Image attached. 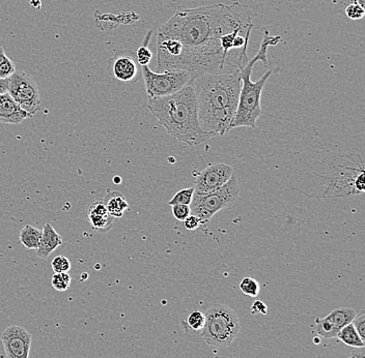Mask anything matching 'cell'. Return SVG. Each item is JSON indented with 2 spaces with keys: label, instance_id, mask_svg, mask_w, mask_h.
<instances>
[{
  "label": "cell",
  "instance_id": "24",
  "mask_svg": "<svg viewBox=\"0 0 365 358\" xmlns=\"http://www.w3.org/2000/svg\"><path fill=\"white\" fill-rule=\"evenodd\" d=\"M71 282H72V278H71V276L68 272L55 274H53L52 280H51L53 288L57 291H59V292L68 290Z\"/></svg>",
  "mask_w": 365,
  "mask_h": 358
},
{
  "label": "cell",
  "instance_id": "1",
  "mask_svg": "<svg viewBox=\"0 0 365 358\" xmlns=\"http://www.w3.org/2000/svg\"><path fill=\"white\" fill-rule=\"evenodd\" d=\"M248 6L235 1L178 10L157 34V72L188 70L199 75L231 73L220 38L251 24Z\"/></svg>",
  "mask_w": 365,
  "mask_h": 358
},
{
  "label": "cell",
  "instance_id": "21",
  "mask_svg": "<svg viewBox=\"0 0 365 358\" xmlns=\"http://www.w3.org/2000/svg\"><path fill=\"white\" fill-rule=\"evenodd\" d=\"M16 72V66L4 52V49L0 47V79L10 78Z\"/></svg>",
  "mask_w": 365,
  "mask_h": 358
},
{
  "label": "cell",
  "instance_id": "29",
  "mask_svg": "<svg viewBox=\"0 0 365 358\" xmlns=\"http://www.w3.org/2000/svg\"><path fill=\"white\" fill-rule=\"evenodd\" d=\"M185 228L187 230H197L199 227L201 226V221L197 218L196 216H193V214H190L186 220L184 221Z\"/></svg>",
  "mask_w": 365,
  "mask_h": 358
},
{
  "label": "cell",
  "instance_id": "18",
  "mask_svg": "<svg viewBox=\"0 0 365 358\" xmlns=\"http://www.w3.org/2000/svg\"><path fill=\"white\" fill-rule=\"evenodd\" d=\"M336 336L339 341H341L347 346L355 347V348H364V341L360 338L357 330L355 329L352 323L345 325L343 329L339 330Z\"/></svg>",
  "mask_w": 365,
  "mask_h": 358
},
{
  "label": "cell",
  "instance_id": "2",
  "mask_svg": "<svg viewBox=\"0 0 365 358\" xmlns=\"http://www.w3.org/2000/svg\"><path fill=\"white\" fill-rule=\"evenodd\" d=\"M194 89L201 130L212 137L224 136L235 117L241 79L238 73L199 75L190 83Z\"/></svg>",
  "mask_w": 365,
  "mask_h": 358
},
{
  "label": "cell",
  "instance_id": "8",
  "mask_svg": "<svg viewBox=\"0 0 365 358\" xmlns=\"http://www.w3.org/2000/svg\"><path fill=\"white\" fill-rule=\"evenodd\" d=\"M8 80V94L25 112L34 117L41 109L40 91L36 81L25 72H15Z\"/></svg>",
  "mask_w": 365,
  "mask_h": 358
},
{
  "label": "cell",
  "instance_id": "6",
  "mask_svg": "<svg viewBox=\"0 0 365 358\" xmlns=\"http://www.w3.org/2000/svg\"><path fill=\"white\" fill-rule=\"evenodd\" d=\"M240 196V186L235 174L231 179L214 192L208 194L193 195L190 207L191 214L196 216L201 226L208 224L212 218L221 210L233 207Z\"/></svg>",
  "mask_w": 365,
  "mask_h": 358
},
{
  "label": "cell",
  "instance_id": "22",
  "mask_svg": "<svg viewBox=\"0 0 365 358\" xmlns=\"http://www.w3.org/2000/svg\"><path fill=\"white\" fill-rule=\"evenodd\" d=\"M193 195H194V188H187L178 192L175 196L169 201V204L173 205L182 204L190 205L192 202Z\"/></svg>",
  "mask_w": 365,
  "mask_h": 358
},
{
  "label": "cell",
  "instance_id": "15",
  "mask_svg": "<svg viewBox=\"0 0 365 358\" xmlns=\"http://www.w3.org/2000/svg\"><path fill=\"white\" fill-rule=\"evenodd\" d=\"M42 231V237H41L40 244H38L36 253H38V256L40 258L47 259L52 254L53 251L57 250L59 246L64 244V239L55 231L52 225L49 224V223L44 225Z\"/></svg>",
  "mask_w": 365,
  "mask_h": 358
},
{
  "label": "cell",
  "instance_id": "31",
  "mask_svg": "<svg viewBox=\"0 0 365 358\" xmlns=\"http://www.w3.org/2000/svg\"><path fill=\"white\" fill-rule=\"evenodd\" d=\"M8 87H10L8 78L0 79V96L8 91Z\"/></svg>",
  "mask_w": 365,
  "mask_h": 358
},
{
  "label": "cell",
  "instance_id": "33",
  "mask_svg": "<svg viewBox=\"0 0 365 358\" xmlns=\"http://www.w3.org/2000/svg\"><path fill=\"white\" fill-rule=\"evenodd\" d=\"M29 1H31V3L34 8H38V10H40L41 8L38 6V3L41 4V0H29Z\"/></svg>",
  "mask_w": 365,
  "mask_h": 358
},
{
  "label": "cell",
  "instance_id": "7",
  "mask_svg": "<svg viewBox=\"0 0 365 358\" xmlns=\"http://www.w3.org/2000/svg\"><path fill=\"white\" fill-rule=\"evenodd\" d=\"M148 98H156L171 96L190 84L195 78L188 70H169L152 72L149 66H141Z\"/></svg>",
  "mask_w": 365,
  "mask_h": 358
},
{
  "label": "cell",
  "instance_id": "28",
  "mask_svg": "<svg viewBox=\"0 0 365 358\" xmlns=\"http://www.w3.org/2000/svg\"><path fill=\"white\" fill-rule=\"evenodd\" d=\"M173 214L178 221L184 222L191 214L190 207L189 205H173Z\"/></svg>",
  "mask_w": 365,
  "mask_h": 358
},
{
  "label": "cell",
  "instance_id": "16",
  "mask_svg": "<svg viewBox=\"0 0 365 358\" xmlns=\"http://www.w3.org/2000/svg\"><path fill=\"white\" fill-rule=\"evenodd\" d=\"M105 207L108 210L109 214L113 218H121L124 216V212L127 211L130 207H129L128 201L124 198L122 193L117 191H108L103 199Z\"/></svg>",
  "mask_w": 365,
  "mask_h": 358
},
{
  "label": "cell",
  "instance_id": "4",
  "mask_svg": "<svg viewBox=\"0 0 365 358\" xmlns=\"http://www.w3.org/2000/svg\"><path fill=\"white\" fill-rule=\"evenodd\" d=\"M282 40L280 36H270L268 29L264 27V36L259 52L252 59L248 60L243 68L239 70L242 87L240 89L239 100H238L237 111L235 117L229 126V130L237 128H257V121L261 115L264 114L261 108L262 91L270 78L273 70H269L262 76L257 82L251 81L253 66L257 61H262L266 66L269 64L267 59V52L269 47L276 46Z\"/></svg>",
  "mask_w": 365,
  "mask_h": 358
},
{
  "label": "cell",
  "instance_id": "32",
  "mask_svg": "<svg viewBox=\"0 0 365 358\" xmlns=\"http://www.w3.org/2000/svg\"><path fill=\"white\" fill-rule=\"evenodd\" d=\"M349 358H365L364 349L360 348V350L354 351Z\"/></svg>",
  "mask_w": 365,
  "mask_h": 358
},
{
  "label": "cell",
  "instance_id": "12",
  "mask_svg": "<svg viewBox=\"0 0 365 358\" xmlns=\"http://www.w3.org/2000/svg\"><path fill=\"white\" fill-rule=\"evenodd\" d=\"M356 314L357 312L353 308H335L325 318H315V331L326 340L336 338L339 330L350 325Z\"/></svg>",
  "mask_w": 365,
  "mask_h": 358
},
{
  "label": "cell",
  "instance_id": "5",
  "mask_svg": "<svg viewBox=\"0 0 365 358\" xmlns=\"http://www.w3.org/2000/svg\"><path fill=\"white\" fill-rule=\"evenodd\" d=\"M205 327L201 338L210 346L224 348L235 341L241 329V323L235 311L222 304H216L205 313Z\"/></svg>",
  "mask_w": 365,
  "mask_h": 358
},
{
  "label": "cell",
  "instance_id": "26",
  "mask_svg": "<svg viewBox=\"0 0 365 358\" xmlns=\"http://www.w3.org/2000/svg\"><path fill=\"white\" fill-rule=\"evenodd\" d=\"M51 267H52L55 274L69 272V270L71 269V262L66 257L57 256L53 259L52 262H51Z\"/></svg>",
  "mask_w": 365,
  "mask_h": 358
},
{
  "label": "cell",
  "instance_id": "34",
  "mask_svg": "<svg viewBox=\"0 0 365 358\" xmlns=\"http://www.w3.org/2000/svg\"><path fill=\"white\" fill-rule=\"evenodd\" d=\"M113 182H115V184H121V182H122L121 177H115V179H113Z\"/></svg>",
  "mask_w": 365,
  "mask_h": 358
},
{
  "label": "cell",
  "instance_id": "14",
  "mask_svg": "<svg viewBox=\"0 0 365 358\" xmlns=\"http://www.w3.org/2000/svg\"><path fill=\"white\" fill-rule=\"evenodd\" d=\"M32 117L31 114L25 112L14 98L6 94L0 96V122L6 124H19L25 119Z\"/></svg>",
  "mask_w": 365,
  "mask_h": 358
},
{
  "label": "cell",
  "instance_id": "17",
  "mask_svg": "<svg viewBox=\"0 0 365 358\" xmlns=\"http://www.w3.org/2000/svg\"><path fill=\"white\" fill-rule=\"evenodd\" d=\"M42 233L43 231L41 229L36 228L31 225H27L24 228L21 229L19 239H20L21 244L29 250H38Z\"/></svg>",
  "mask_w": 365,
  "mask_h": 358
},
{
  "label": "cell",
  "instance_id": "13",
  "mask_svg": "<svg viewBox=\"0 0 365 358\" xmlns=\"http://www.w3.org/2000/svg\"><path fill=\"white\" fill-rule=\"evenodd\" d=\"M87 222L99 233H106L113 228V218L109 214L103 200H96L87 207Z\"/></svg>",
  "mask_w": 365,
  "mask_h": 358
},
{
  "label": "cell",
  "instance_id": "30",
  "mask_svg": "<svg viewBox=\"0 0 365 358\" xmlns=\"http://www.w3.org/2000/svg\"><path fill=\"white\" fill-rule=\"evenodd\" d=\"M268 308L266 306L265 302L262 300L257 299L253 302L252 306H251V314H262L267 315Z\"/></svg>",
  "mask_w": 365,
  "mask_h": 358
},
{
  "label": "cell",
  "instance_id": "20",
  "mask_svg": "<svg viewBox=\"0 0 365 358\" xmlns=\"http://www.w3.org/2000/svg\"><path fill=\"white\" fill-rule=\"evenodd\" d=\"M152 34V30H149L148 33L145 34V40H143V44L139 47L138 50L135 53V57H136L137 62H138L139 66H149L150 62H151L152 53V51L150 50L149 44L150 40H151Z\"/></svg>",
  "mask_w": 365,
  "mask_h": 358
},
{
  "label": "cell",
  "instance_id": "27",
  "mask_svg": "<svg viewBox=\"0 0 365 358\" xmlns=\"http://www.w3.org/2000/svg\"><path fill=\"white\" fill-rule=\"evenodd\" d=\"M352 325L355 327V329L357 330L358 334H359L360 338L364 341L365 338V312L364 311H362V312L357 313L354 317L353 320H352Z\"/></svg>",
  "mask_w": 365,
  "mask_h": 358
},
{
  "label": "cell",
  "instance_id": "9",
  "mask_svg": "<svg viewBox=\"0 0 365 358\" xmlns=\"http://www.w3.org/2000/svg\"><path fill=\"white\" fill-rule=\"evenodd\" d=\"M141 72V66L133 51H119L109 59V75L121 84H134L138 80Z\"/></svg>",
  "mask_w": 365,
  "mask_h": 358
},
{
  "label": "cell",
  "instance_id": "35",
  "mask_svg": "<svg viewBox=\"0 0 365 358\" xmlns=\"http://www.w3.org/2000/svg\"><path fill=\"white\" fill-rule=\"evenodd\" d=\"M313 342L317 343V344H319V343L321 342V340H320L319 338H313Z\"/></svg>",
  "mask_w": 365,
  "mask_h": 358
},
{
  "label": "cell",
  "instance_id": "25",
  "mask_svg": "<svg viewBox=\"0 0 365 358\" xmlns=\"http://www.w3.org/2000/svg\"><path fill=\"white\" fill-rule=\"evenodd\" d=\"M345 16L351 20L357 21L364 18L365 15V10L364 6H360L359 3H352L347 6L345 8Z\"/></svg>",
  "mask_w": 365,
  "mask_h": 358
},
{
  "label": "cell",
  "instance_id": "3",
  "mask_svg": "<svg viewBox=\"0 0 365 358\" xmlns=\"http://www.w3.org/2000/svg\"><path fill=\"white\" fill-rule=\"evenodd\" d=\"M149 110L171 137L188 147L213 138L199 126L196 96L191 84L171 96L149 98Z\"/></svg>",
  "mask_w": 365,
  "mask_h": 358
},
{
  "label": "cell",
  "instance_id": "10",
  "mask_svg": "<svg viewBox=\"0 0 365 358\" xmlns=\"http://www.w3.org/2000/svg\"><path fill=\"white\" fill-rule=\"evenodd\" d=\"M233 167L227 164L210 165L197 174L194 182V194L203 195L214 192L224 186L233 177Z\"/></svg>",
  "mask_w": 365,
  "mask_h": 358
},
{
  "label": "cell",
  "instance_id": "23",
  "mask_svg": "<svg viewBox=\"0 0 365 358\" xmlns=\"http://www.w3.org/2000/svg\"><path fill=\"white\" fill-rule=\"evenodd\" d=\"M240 290L247 297H257L259 294V282L250 276H247L240 283Z\"/></svg>",
  "mask_w": 365,
  "mask_h": 358
},
{
  "label": "cell",
  "instance_id": "19",
  "mask_svg": "<svg viewBox=\"0 0 365 358\" xmlns=\"http://www.w3.org/2000/svg\"><path fill=\"white\" fill-rule=\"evenodd\" d=\"M206 316L205 313L201 311H193L187 317L185 322H182V327L185 330L193 332V334H201L203 327H205Z\"/></svg>",
  "mask_w": 365,
  "mask_h": 358
},
{
  "label": "cell",
  "instance_id": "11",
  "mask_svg": "<svg viewBox=\"0 0 365 358\" xmlns=\"http://www.w3.org/2000/svg\"><path fill=\"white\" fill-rule=\"evenodd\" d=\"M32 336L24 327L12 325L1 334L2 346L6 358H29Z\"/></svg>",
  "mask_w": 365,
  "mask_h": 358
}]
</instances>
